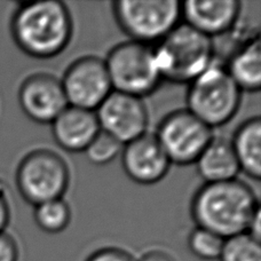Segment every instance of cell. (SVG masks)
Wrapping results in <instances>:
<instances>
[{
    "mask_svg": "<svg viewBox=\"0 0 261 261\" xmlns=\"http://www.w3.org/2000/svg\"><path fill=\"white\" fill-rule=\"evenodd\" d=\"M190 213L196 226L227 240L248 232L260 203L253 189L239 179L204 182L194 195Z\"/></svg>",
    "mask_w": 261,
    "mask_h": 261,
    "instance_id": "obj_1",
    "label": "cell"
},
{
    "mask_svg": "<svg viewBox=\"0 0 261 261\" xmlns=\"http://www.w3.org/2000/svg\"><path fill=\"white\" fill-rule=\"evenodd\" d=\"M17 47L31 58L53 59L68 47L73 21L67 5L60 0H37L20 4L11 21Z\"/></svg>",
    "mask_w": 261,
    "mask_h": 261,
    "instance_id": "obj_2",
    "label": "cell"
},
{
    "mask_svg": "<svg viewBox=\"0 0 261 261\" xmlns=\"http://www.w3.org/2000/svg\"><path fill=\"white\" fill-rule=\"evenodd\" d=\"M155 55L163 81L190 84L216 61L213 39L180 23L157 43Z\"/></svg>",
    "mask_w": 261,
    "mask_h": 261,
    "instance_id": "obj_3",
    "label": "cell"
},
{
    "mask_svg": "<svg viewBox=\"0 0 261 261\" xmlns=\"http://www.w3.org/2000/svg\"><path fill=\"white\" fill-rule=\"evenodd\" d=\"M242 93L225 65L214 61L188 84L187 110L213 129L227 124L237 114Z\"/></svg>",
    "mask_w": 261,
    "mask_h": 261,
    "instance_id": "obj_4",
    "label": "cell"
},
{
    "mask_svg": "<svg viewBox=\"0 0 261 261\" xmlns=\"http://www.w3.org/2000/svg\"><path fill=\"white\" fill-rule=\"evenodd\" d=\"M103 61L115 92L143 99L164 82L151 45L128 39L114 46Z\"/></svg>",
    "mask_w": 261,
    "mask_h": 261,
    "instance_id": "obj_5",
    "label": "cell"
},
{
    "mask_svg": "<svg viewBox=\"0 0 261 261\" xmlns=\"http://www.w3.org/2000/svg\"><path fill=\"white\" fill-rule=\"evenodd\" d=\"M113 13L129 40L151 46L181 23L178 0H118L113 3Z\"/></svg>",
    "mask_w": 261,
    "mask_h": 261,
    "instance_id": "obj_6",
    "label": "cell"
},
{
    "mask_svg": "<svg viewBox=\"0 0 261 261\" xmlns=\"http://www.w3.org/2000/svg\"><path fill=\"white\" fill-rule=\"evenodd\" d=\"M16 186L28 203L63 198L70 185V170L63 158L49 149H36L23 157L16 170Z\"/></svg>",
    "mask_w": 261,
    "mask_h": 261,
    "instance_id": "obj_7",
    "label": "cell"
},
{
    "mask_svg": "<svg viewBox=\"0 0 261 261\" xmlns=\"http://www.w3.org/2000/svg\"><path fill=\"white\" fill-rule=\"evenodd\" d=\"M156 138L171 164H195L214 137L213 129L187 109L172 111L158 125Z\"/></svg>",
    "mask_w": 261,
    "mask_h": 261,
    "instance_id": "obj_8",
    "label": "cell"
},
{
    "mask_svg": "<svg viewBox=\"0 0 261 261\" xmlns=\"http://www.w3.org/2000/svg\"><path fill=\"white\" fill-rule=\"evenodd\" d=\"M68 106L95 111L113 92L103 59L83 57L69 65L60 79Z\"/></svg>",
    "mask_w": 261,
    "mask_h": 261,
    "instance_id": "obj_9",
    "label": "cell"
},
{
    "mask_svg": "<svg viewBox=\"0 0 261 261\" xmlns=\"http://www.w3.org/2000/svg\"><path fill=\"white\" fill-rule=\"evenodd\" d=\"M100 129L122 144H126L148 130L149 116L143 99L113 91L95 110Z\"/></svg>",
    "mask_w": 261,
    "mask_h": 261,
    "instance_id": "obj_10",
    "label": "cell"
},
{
    "mask_svg": "<svg viewBox=\"0 0 261 261\" xmlns=\"http://www.w3.org/2000/svg\"><path fill=\"white\" fill-rule=\"evenodd\" d=\"M18 103L27 117L38 124H52L68 107L61 81L46 72L31 74L21 84Z\"/></svg>",
    "mask_w": 261,
    "mask_h": 261,
    "instance_id": "obj_11",
    "label": "cell"
},
{
    "mask_svg": "<svg viewBox=\"0 0 261 261\" xmlns=\"http://www.w3.org/2000/svg\"><path fill=\"white\" fill-rule=\"evenodd\" d=\"M120 157L128 178L144 186L160 182L172 165L156 135L148 132L124 144Z\"/></svg>",
    "mask_w": 261,
    "mask_h": 261,
    "instance_id": "obj_12",
    "label": "cell"
},
{
    "mask_svg": "<svg viewBox=\"0 0 261 261\" xmlns=\"http://www.w3.org/2000/svg\"><path fill=\"white\" fill-rule=\"evenodd\" d=\"M241 8L239 0H187L181 3V20L213 39L234 29Z\"/></svg>",
    "mask_w": 261,
    "mask_h": 261,
    "instance_id": "obj_13",
    "label": "cell"
},
{
    "mask_svg": "<svg viewBox=\"0 0 261 261\" xmlns=\"http://www.w3.org/2000/svg\"><path fill=\"white\" fill-rule=\"evenodd\" d=\"M54 141L63 150L84 152L100 132L95 111L68 106L50 124Z\"/></svg>",
    "mask_w": 261,
    "mask_h": 261,
    "instance_id": "obj_14",
    "label": "cell"
},
{
    "mask_svg": "<svg viewBox=\"0 0 261 261\" xmlns=\"http://www.w3.org/2000/svg\"><path fill=\"white\" fill-rule=\"evenodd\" d=\"M225 65L242 92L257 93L261 88V43L259 35L242 40Z\"/></svg>",
    "mask_w": 261,
    "mask_h": 261,
    "instance_id": "obj_15",
    "label": "cell"
},
{
    "mask_svg": "<svg viewBox=\"0 0 261 261\" xmlns=\"http://www.w3.org/2000/svg\"><path fill=\"white\" fill-rule=\"evenodd\" d=\"M195 165L205 184L235 180L241 172L230 140L216 135L205 147Z\"/></svg>",
    "mask_w": 261,
    "mask_h": 261,
    "instance_id": "obj_16",
    "label": "cell"
},
{
    "mask_svg": "<svg viewBox=\"0 0 261 261\" xmlns=\"http://www.w3.org/2000/svg\"><path fill=\"white\" fill-rule=\"evenodd\" d=\"M241 172L250 178L261 176V119L252 117L242 123L230 140Z\"/></svg>",
    "mask_w": 261,
    "mask_h": 261,
    "instance_id": "obj_17",
    "label": "cell"
},
{
    "mask_svg": "<svg viewBox=\"0 0 261 261\" xmlns=\"http://www.w3.org/2000/svg\"><path fill=\"white\" fill-rule=\"evenodd\" d=\"M34 218L41 230L59 234L67 229L71 221V210L63 198L53 199L35 206Z\"/></svg>",
    "mask_w": 261,
    "mask_h": 261,
    "instance_id": "obj_18",
    "label": "cell"
},
{
    "mask_svg": "<svg viewBox=\"0 0 261 261\" xmlns=\"http://www.w3.org/2000/svg\"><path fill=\"white\" fill-rule=\"evenodd\" d=\"M220 261H261L260 241L248 232L225 240Z\"/></svg>",
    "mask_w": 261,
    "mask_h": 261,
    "instance_id": "obj_19",
    "label": "cell"
},
{
    "mask_svg": "<svg viewBox=\"0 0 261 261\" xmlns=\"http://www.w3.org/2000/svg\"><path fill=\"white\" fill-rule=\"evenodd\" d=\"M225 239L216 232L196 226L188 236V248L195 257L202 260H219Z\"/></svg>",
    "mask_w": 261,
    "mask_h": 261,
    "instance_id": "obj_20",
    "label": "cell"
},
{
    "mask_svg": "<svg viewBox=\"0 0 261 261\" xmlns=\"http://www.w3.org/2000/svg\"><path fill=\"white\" fill-rule=\"evenodd\" d=\"M124 144L100 129L85 149V155L93 165L105 166L120 156Z\"/></svg>",
    "mask_w": 261,
    "mask_h": 261,
    "instance_id": "obj_21",
    "label": "cell"
},
{
    "mask_svg": "<svg viewBox=\"0 0 261 261\" xmlns=\"http://www.w3.org/2000/svg\"><path fill=\"white\" fill-rule=\"evenodd\" d=\"M86 261H137L127 251L118 248H102L93 252Z\"/></svg>",
    "mask_w": 261,
    "mask_h": 261,
    "instance_id": "obj_22",
    "label": "cell"
},
{
    "mask_svg": "<svg viewBox=\"0 0 261 261\" xmlns=\"http://www.w3.org/2000/svg\"><path fill=\"white\" fill-rule=\"evenodd\" d=\"M16 241L6 231L0 232V261H18Z\"/></svg>",
    "mask_w": 261,
    "mask_h": 261,
    "instance_id": "obj_23",
    "label": "cell"
},
{
    "mask_svg": "<svg viewBox=\"0 0 261 261\" xmlns=\"http://www.w3.org/2000/svg\"><path fill=\"white\" fill-rule=\"evenodd\" d=\"M11 219V207L3 187H0V232L5 231Z\"/></svg>",
    "mask_w": 261,
    "mask_h": 261,
    "instance_id": "obj_24",
    "label": "cell"
},
{
    "mask_svg": "<svg viewBox=\"0 0 261 261\" xmlns=\"http://www.w3.org/2000/svg\"><path fill=\"white\" fill-rule=\"evenodd\" d=\"M137 261H175L170 253L162 250H151L144 253L141 258Z\"/></svg>",
    "mask_w": 261,
    "mask_h": 261,
    "instance_id": "obj_25",
    "label": "cell"
}]
</instances>
